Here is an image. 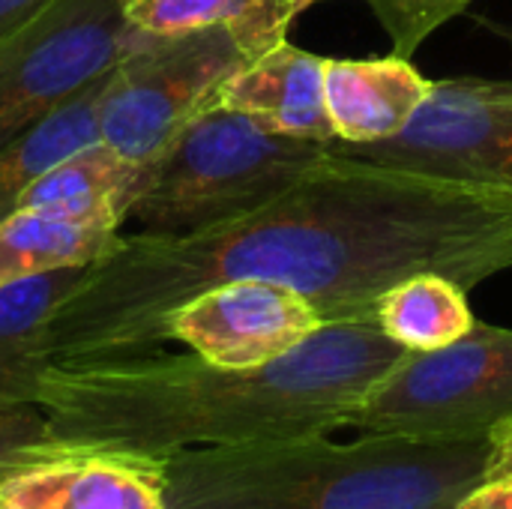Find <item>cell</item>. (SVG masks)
Here are the masks:
<instances>
[{"mask_svg":"<svg viewBox=\"0 0 512 509\" xmlns=\"http://www.w3.org/2000/svg\"><path fill=\"white\" fill-rule=\"evenodd\" d=\"M48 444V420L39 405L0 408V471L21 459H30Z\"/></svg>","mask_w":512,"mask_h":509,"instance_id":"20","label":"cell"},{"mask_svg":"<svg viewBox=\"0 0 512 509\" xmlns=\"http://www.w3.org/2000/svg\"><path fill=\"white\" fill-rule=\"evenodd\" d=\"M512 270V189L369 162L330 147L264 207L189 234H126L51 318L57 363L153 354L195 294L261 279L303 294L324 324H378L414 273L477 288Z\"/></svg>","mask_w":512,"mask_h":509,"instance_id":"1","label":"cell"},{"mask_svg":"<svg viewBox=\"0 0 512 509\" xmlns=\"http://www.w3.org/2000/svg\"><path fill=\"white\" fill-rule=\"evenodd\" d=\"M138 30L123 0H51L0 42V150L108 72Z\"/></svg>","mask_w":512,"mask_h":509,"instance_id":"7","label":"cell"},{"mask_svg":"<svg viewBox=\"0 0 512 509\" xmlns=\"http://www.w3.org/2000/svg\"><path fill=\"white\" fill-rule=\"evenodd\" d=\"M321 327L324 318L303 294L261 279H240L177 306L165 321V339L183 342L213 366L252 369L291 354Z\"/></svg>","mask_w":512,"mask_h":509,"instance_id":"9","label":"cell"},{"mask_svg":"<svg viewBox=\"0 0 512 509\" xmlns=\"http://www.w3.org/2000/svg\"><path fill=\"white\" fill-rule=\"evenodd\" d=\"M378 327L411 354L441 351L477 327L468 288L441 273H414L378 303Z\"/></svg>","mask_w":512,"mask_h":509,"instance_id":"18","label":"cell"},{"mask_svg":"<svg viewBox=\"0 0 512 509\" xmlns=\"http://www.w3.org/2000/svg\"><path fill=\"white\" fill-rule=\"evenodd\" d=\"M324 63L288 39L249 57L219 90V105L243 111L291 138L336 144L324 102Z\"/></svg>","mask_w":512,"mask_h":509,"instance_id":"11","label":"cell"},{"mask_svg":"<svg viewBox=\"0 0 512 509\" xmlns=\"http://www.w3.org/2000/svg\"><path fill=\"white\" fill-rule=\"evenodd\" d=\"M303 0H123L126 21L153 36L228 30L249 57L288 39Z\"/></svg>","mask_w":512,"mask_h":509,"instance_id":"16","label":"cell"},{"mask_svg":"<svg viewBox=\"0 0 512 509\" xmlns=\"http://www.w3.org/2000/svg\"><path fill=\"white\" fill-rule=\"evenodd\" d=\"M87 267H66L0 288V408L39 405L42 381L57 363L48 327Z\"/></svg>","mask_w":512,"mask_h":509,"instance_id":"13","label":"cell"},{"mask_svg":"<svg viewBox=\"0 0 512 509\" xmlns=\"http://www.w3.org/2000/svg\"><path fill=\"white\" fill-rule=\"evenodd\" d=\"M120 231V219L21 207L0 219V288L66 267H90L117 249Z\"/></svg>","mask_w":512,"mask_h":509,"instance_id":"14","label":"cell"},{"mask_svg":"<svg viewBox=\"0 0 512 509\" xmlns=\"http://www.w3.org/2000/svg\"><path fill=\"white\" fill-rule=\"evenodd\" d=\"M51 0H0V42L33 21Z\"/></svg>","mask_w":512,"mask_h":509,"instance_id":"22","label":"cell"},{"mask_svg":"<svg viewBox=\"0 0 512 509\" xmlns=\"http://www.w3.org/2000/svg\"><path fill=\"white\" fill-rule=\"evenodd\" d=\"M456 509H512V465L471 489Z\"/></svg>","mask_w":512,"mask_h":509,"instance_id":"21","label":"cell"},{"mask_svg":"<svg viewBox=\"0 0 512 509\" xmlns=\"http://www.w3.org/2000/svg\"><path fill=\"white\" fill-rule=\"evenodd\" d=\"M249 60L228 30L177 36L141 33L111 66L99 105V141L132 162H153L201 111L219 102L222 84Z\"/></svg>","mask_w":512,"mask_h":509,"instance_id":"6","label":"cell"},{"mask_svg":"<svg viewBox=\"0 0 512 509\" xmlns=\"http://www.w3.org/2000/svg\"><path fill=\"white\" fill-rule=\"evenodd\" d=\"M405 354L378 324L351 321L324 324L291 354L252 369H222L192 351L54 363L39 408L51 441L162 459L330 435Z\"/></svg>","mask_w":512,"mask_h":509,"instance_id":"2","label":"cell"},{"mask_svg":"<svg viewBox=\"0 0 512 509\" xmlns=\"http://www.w3.org/2000/svg\"><path fill=\"white\" fill-rule=\"evenodd\" d=\"M512 426V330L480 324L459 342L405 354L357 405L348 429L465 438Z\"/></svg>","mask_w":512,"mask_h":509,"instance_id":"5","label":"cell"},{"mask_svg":"<svg viewBox=\"0 0 512 509\" xmlns=\"http://www.w3.org/2000/svg\"><path fill=\"white\" fill-rule=\"evenodd\" d=\"M330 147L279 135L216 102L147 162L126 225L150 234H189L240 219L294 186Z\"/></svg>","mask_w":512,"mask_h":509,"instance_id":"4","label":"cell"},{"mask_svg":"<svg viewBox=\"0 0 512 509\" xmlns=\"http://www.w3.org/2000/svg\"><path fill=\"white\" fill-rule=\"evenodd\" d=\"M147 177V165L120 156L105 141H93L48 174H42L24 195L21 207H45L78 216H105L126 225V213L138 198Z\"/></svg>","mask_w":512,"mask_h":509,"instance_id":"15","label":"cell"},{"mask_svg":"<svg viewBox=\"0 0 512 509\" xmlns=\"http://www.w3.org/2000/svg\"><path fill=\"white\" fill-rule=\"evenodd\" d=\"M111 72V69H108ZM108 72L48 111L0 150V219L18 210L21 195L75 150L99 141V105Z\"/></svg>","mask_w":512,"mask_h":509,"instance_id":"17","label":"cell"},{"mask_svg":"<svg viewBox=\"0 0 512 509\" xmlns=\"http://www.w3.org/2000/svg\"><path fill=\"white\" fill-rule=\"evenodd\" d=\"M333 147L369 162L512 189V78L435 81L399 135Z\"/></svg>","mask_w":512,"mask_h":509,"instance_id":"8","label":"cell"},{"mask_svg":"<svg viewBox=\"0 0 512 509\" xmlns=\"http://www.w3.org/2000/svg\"><path fill=\"white\" fill-rule=\"evenodd\" d=\"M512 465V426L465 438L363 432L165 456L168 509H456Z\"/></svg>","mask_w":512,"mask_h":509,"instance_id":"3","label":"cell"},{"mask_svg":"<svg viewBox=\"0 0 512 509\" xmlns=\"http://www.w3.org/2000/svg\"><path fill=\"white\" fill-rule=\"evenodd\" d=\"M303 6H306V3H303Z\"/></svg>","mask_w":512,"mask_h":509,"instance_id":"23","label":"cell"},{"mask_svg":"<svg viewBox=\"0 0 512 509\" xmlns=\"http://www.w3.org/2000/svg\"><path fill=\"white\" fill-rule=\"evenodd\" d=\"M306 6L321 0H303ZM384 27L393 54L414 60L432 33L468 12L474 0H363Z\"/></svg>","mask_w":512,"mask_h":509,"instance_id":"19","label":"cell"},{"mask_svg":"<svg viewBox=\"0 0 512 509\" xmlns=\"http://www.w3.org/2000/svg\"><path fill=\"white\" fill-rule=\"evenodd\" d=\"M432 84L399 54L369 60L327 57L324 102L336 144L360 147L399 135L426 102Z\"/></svg>","mask_w":512,"mask_h":509,"instance_id":"12","label":"cell"},{"mask_svg":"<svg viewBox=\"0 0 512 509\" xmlns=\"http://www.w3.org/2000/svg\"><path fill=\"white\" fill-rule=\"evenodd\" d=\"M0 509H168L165 459L51 441L0 471Z\"/></svg>","mask_w":512,"mask_h":509,"instance_id":"10","label":"cell"}]
</instances>
